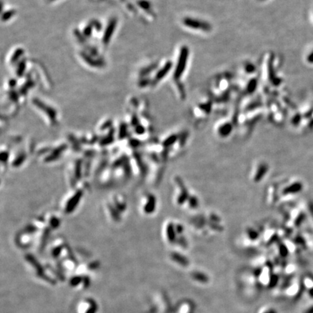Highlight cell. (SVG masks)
I'll return each mask as SVG.
<instances>
[{
  "mask_svg": "<svg viewBox=\"0 0 313 313\" xmlns=\"http://www.w3.org/2000/svg\"><path fill=\"white\" fill-rule=\"evenodd\" d=\"M260 313H277V312H276L274 310L272 309V308L269 307H267V308H265V309L260 310Z\"/></svg>",
  "mask_w": 313,
  "mask_h": 313,
  "instance_id": "cell-1",
  "label": "cell"
},
{
  "mask_svg": "<svg viewBox=\"0 0 313 313\" xmlns=\"http://www.w3.org/2000/svg\"><path fill=\"white\" fill-rule=\"evenodd\" d=\"M305 313H313V307H312V308H310V309L308 310H307Z\"/></svg>",
  "mask_w": 313,
  "mask_h": 313,
  "instance_id": "cell-2",
  "label": "cell"
}]
</instances>
